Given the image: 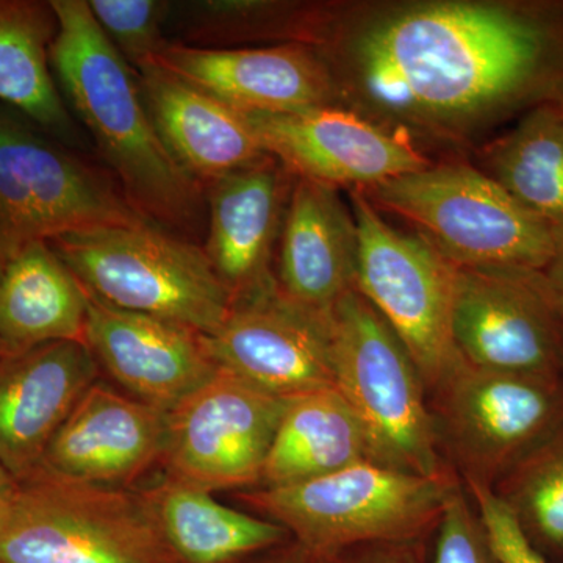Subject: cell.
<instances>
[{"instance_id":"1","label":"cell","mask_w":563,"mask_h":563,"mask_svg":"<svg viewBox=\"0 0 563 563\" xmlns=\"http://www.w3.org/2000/svg\"><path fill=\"white\" fill-rule=\"evenodd\" d=\"M377 113L463 133L563 102V5L426 2L324 31L317 46Z\"/></svg>"},{"instance_id":"2","label":"cell","mask_w":563,"mask_h":563,"mask_svg":"<svg viewBox=\"0 0 563 563\" xmlns=\"http://www.w3.org/2000/svg\"><path fill=\"white\" fill-rule=\"evenodd\" d=\"M58 29L52 74L133 209L161 228L195 231L206 190L165 146L141 95L135 69L92 18L87 0H51Z\"/></svg>"},{"instance_id":"3","label":"cell","mask_w":563,"mask_h":563,"mask_svg":"<svg viewBox=\"0 0 563 563\" xmlns=\"http://www.w3.org/2000/svg\"><path fill=\"white\" fill-rule=\"evenodd\" d=\"M453 474L440 477L358 462L328 476L240 493L247 507L282 526L318 563L366 544L413 543L437 528Z\"/></svg>"},{"instance_id":"4","label":"cell","mask_w":563,"mask_h":563,"mask_svg":"<svg viewBox=\"0 0 563 563\" xmlns=\"http://www.w3.org/2000/svg\"><path fill=\"white\" fill-rule=\"evenodd\" d=\"M85 290L118 309L177 322L211 335L231 313L233 296L203 247L146 221L99 225L47 242Z\"/></svg>"},{"instance_id":"5","label":"cell","mask_w":563,"mask_h":563,"mask_svg":"<svg viewBox=\"0 0 563 563\" xmlns=\"http://www.w3.org/2000/svg\"><path fill=\"white\" fill-rule=\"evenodd\" d=\"M357 190L413 224L459 268L537 273L553 257L559 231L465 163L429 165Z\"/></svg>"},{"instance_id":"6","label":"cell","mask_w":563,"mask_h":563,"mask_svg":"<svg viewBox=\"0 0 563 563\" xmlns=\"http://www.w3.org/2000/svg\"><path fill=\"white\" fill-rule=\"evenodd\" d=\"M331 333L333 387L361 421L373 462L418 476L451 474L420 369L357 288L333 306Z\"/></svg>"},{"instance_id":"7","label":"cell","mask_w":563,"mask_h":563,"mask_svg":"<svg viewBox=\"0 0 563 563\" xmlns=\"http://www.w3.org/2000/svg\"><path fill=\"white\" fill-rule=\"evenodd\" d=\"M0 563H179L141 488L35 472L0 525Z\"/></svg>"},{"instance_id":"8","label":"cell","mask_w":563,"mask_h":563,"mask_svg":"<svg viewBox=\"0 0 563 563\" xmlns=\"http://www.w3.org/2000/svg\"><path fill=\"white\" fill-rule=\"evenodd\" d=\"M432 391L440 450L466 483L495 487L563 424V374L495 372L459 357Z\"/></svg>"},{"instance_id":"9","label":"cell","mask_w":563,"mask_h":563,"mask_svg":"<svg viewBox=\"0 0 563 563\" xmlns=\"http://www.w3.org/2000/svg\"><path fill=\"white\" fill-rule=\"evenodd\" d=\"M361 291L412 355L433 390L459 355L451 335L457 266L428 240L393 228L361 190H351Z\"/></svg>"},{"instance_id":"10","label":"cell","mask_w":563,"mask_h":563,"mask_svg":"<svg viewBox=\"0 0 563 563\" xmlns=\"http://www.w3.org/2000/svg\"><path fill=\"white\" fill-rule=\"evenodd\" d=\"M146 221L98 169L0 107V246L10 261L29 243Z\"/></svg>"},{"instance_id":"11","label":"cell","mask_w":563,"mask_h":563,"mask_svg":"<svg viewBox=\"0 0 563 563\" xmlns=\"http://www.w3.org/2000/svg\"><path fill=\"white\" fill-rule=\"evenodd\" d=\"M287 402L218 368L166 412L163 476L210 493L257 488Z\"/></svg>"},{"instance_id":"12","label":"cell","mask_w":563,"mask_h":563,"mask_svg":"<svg viewBox=\"0 0 563 563\" xmlns=\"http://www.w3.org/2000/svg\"><path fill=\"white\" fill-rule=\"evenodd\" d=\"M451 335L477 368L563 374V321L539 272L457 266Z\"/></svg>"},{"instance_id":"13","label":"cell","mask_w":563,"mask_h":563,"mask_svg":"<svg viewBox=\"0 0 563 563\" xmlns=\"http://www.w3.org/2000/svg\"><path fill=\"white\" fill-rule=\"evenodd\" d=\"M201 342L218 368L277 398L335 384L331 317L292 302L277 282L235 299L224 324Z\"/></svg>"},{"instance_id":"14","label":"cell","mask_w":563,"mask_h":563,"mask_svg":"<svg viewBox=\"0 0 563 563\" xmlns=\"http://www.w3.org/2000/svg\"><path fill=\"white\" fill-rule=\"evenodd\" d=\"M263 151L296 177L366 188L432 165L401 132L325 106L296 113L244 114Z\"/></svg>"},{"instance_id":"15","label":"cell","mask_w":563,"mask_h":563,"mask_svg":"<svg viewBox=\"0 0 563 563\" xmlns=\"http://www.w3.org/2000/svg\"><path fill=\"white\" fill-rule=\"evenodd\" d=\"M152 63L243 114L318 109L339 92L320 52L303 43L211 49L169 41Z\"/></svg>"},{"instance_id":"16","label":"cell","mask_w":563,"mask_h":563,"mask_svg":"<svg viewBox=\"0 0 563 563\" xmlns=\"http://www.w3.org/2000/svg\"><path fill=\"white\" fill-rule=\"evenodd\" d=\"M166 412L103 380L81 395L47 444L36 472L110 488L136 484L162 470Z\"/></svg>"},{"instance_id":"17","label":"cell","mask_w":563,"mask_h":563,"mask_svg":"<svg viewBox=\"0 0 563 563\" xmlns=\"http://www.w3.org/2000/svg\"><path fill=\"white\" fill-rule=\"evenodd\" d=\"M85 340L101 374L122 391L165 412L218 372L198 332L118 309L91 292Z\"/></svg>"},{"instance_id":"18","label":"cell","mask_w":563,"mask_h":563,"mask_svg":"<svg viewBox=\"0 0 563 563\" xmlns=\"http://www.w3.org/2000/svg\"><path fill=\"white\" fill-rule=\"evenodd\" d=\"M99 379L85 343L41 344L0 357V463L18 483L40 468L52 437Z\"/></svg>"},{"instance_id":"19","label":"cell","mask_w":563,"mask_h":563,"mask_svg":"<svg viewBox=\"0 0 563 563\" xmlns=\"http://www.w3.org/2000/svg\"><path fill=\"white\" fill-rule=\"evenodd\" d=\"M296 177L266 155L206 187L207 257L233 301L269 287L274 254Z\"/></svg>"},{"instance_id":"20","label":"cell","mask_w":563,"mask_h":563,"mask_svg":"<svg viewBox=\"0 0 563 563\" xmlns=\"http://www.w3.org/2000/svg\"><path fill=\"white\" fill-rule=\"evenodd\" d=\"M357 228L336 188L295 179L277 246V287L292 302L331 317L355 288Z\"/></svg>"},{"instance_id":"21","label":"cell","mask_w":563,"mask_h":563,"mask_svg":"<svg viewBox=\"0 0 563 563\" xmlns=\"http://www.w3.org/2000/svg\"><path fill=\"white\" fill-rule=\"evenodd\" d=\"M135 73L163 143L203 190L211 181L268 155L240 111L155 63Z\"/></svg>"},{"instance_id":"22","label":"cell","mask_w":563,"mask_h":563,"mask_svg":"<svg viewBox=\"0 0 563 563\" xmlns=\"http://www.w3.org/2000/svg\"><path fill=\"white\" fill-rule=\"evenodd\" d=\"M88 291L47 242L22 247L0 279V357L41 344H87Z\"/></svg>"},{"instance_id":"23","label":"cell","mask_w":563,"mask_h":563,"mask_svg":"<svg viewBox=\"0 0 563 563\" xmlns=\"http://www.w3.org/2000/svg\"><path fill=\"white\" fill-rule=\"evenodd\" d=\"M141 490L179 563H243L291 540L274 521L232 509L213 493L163 474Z\"/></svg>"},{"instance_id":"24","label":"cell","mask_w":563,"mask_h":563,"mask_svg":"<svg viewBox=\"0 0 563 563\" xmlns=\"http://www.w3.org/2000/svg\"><path fill=\"white\" fill-rule=\"evenodd\" d=\"M373 462L361 421L335 387L288 399L257 488L285 487Z\"/></svg>"},{"instance_id":"25","label":"cell","mask_w":563,"mask_h":563,"mask_svg":"<svg viewBox=\"0 0 563 563\" xmlns=\"http://www.w3.org/2000/svg\"><path fill=\"white\" fill-rule=\"evenodd\" d=\"M57 14L49 2L0 0V101L60 139L74 133L51 68Z\"/></svg>"},{"instance_id":"26","label":"cell","mask_w":563,"mask_h":563,"mask_svg":"<svg viewBox=\"0 0 563 563\" xmlns=\"http://www.w3.org/2000/svg\"><path fill=\"white\" fill-rule=\"evenodd\" d=\"M484 169L504 191L563 231V109L543 103L484 152Z\"/></svg>"},{"instance_id":"27","label":"cell","mask_w":563,"mask_h":563,"mask_svg":"<svg viewBox=\"0 0 563 563\" xmlns=\"http://www.w3.org/2000/svg\"><path fill=\"white\" fill-rule=\"evenodd\" d=\"M181 43L229 49L252 41L317 46L328 13L322 7L265 0H199L174 3Z\"/></svg>"},{"instance_id":"28","label":"cell","mask_w":563,"mask_h":563,"mask_svg":"<svg viewBox=\"0 0 563 563\" xmlns=\"http://www.w3.org/2000/svg\"><path fill=\"white\" fill-rule=\"evenodd\" d=\"M493 490L540 553H563V424Z\"/></svg>"},{"instance_id":"29","label":"cell","mask_w":563,"mask_h":563,"mask_svg":"<svg viewBox=\"0 0 563 563\" xmlns=\"http://www.w3.org/2000/svg\"><path fill=\"white\" fill-rule=\"evenodd\" d=\"M92 18L133 69L147 65L169 43L165 29L174 3L165 0H90Z\"/></svg>"},{"instance_id":"30","label":"cell","mask_w":563,"mask_h":563,"mask_svg":"<svg viewBox=\"0 0 563 563\" xmlns=\"http://www.w3.org/2000/svg\"><path fill=\"white\" fill-rule=\"evenodd\" d=\"M432 563H499L483 521L461 487H455L437 526Z\"/></svg>"},{"instance_id":"31","label":"cell","mask_w":563,"mask_h":563,"mask_svg":"<svg viewBox=\"0 0 563 563\" xmlns=\"http://www.w3.org/2000/svg\"><path fill=\"white\" fill-rule=\"evenodd\" d=\"M477 515L499 563H548L526 537L515 515L492 487L468 483Z\"/></svg>"},{"instance_id":"32","label":"cell","mask_w":563,"mask_h":563,"mask_svg":"<svg viewBox=\"0 0 563 563\" xmlns=\"http://www.w3.org/2000/svg\"><path fill=\"white\" fill-rule=\"evenodd\" d=\"M412 547V543L366 544L328 563H420Z\"/></svg>"},{"instance_id":"33","label":"cell","mask_w":563,"mask_h":563,"mask_svg":"<svg viewBox=\"0 0 563 563\" xmlns=\"http://www.w3.org/2000/svg\"><path fill=\"white\" fill-rule=\"evenodd\" d=\"M539 274L544 292L563 321V231L558 232L553 257Z\"/></svg>"},{"instance_id":"34","label":"cell","mask_w":563,"mask_h":563,"mask_svg":"<svg viewBox=\"0 0 563 563\" xmlns=\"http://www.w3.org/2000/svg\"><path fill=\"white\" fill-rule=\"evenodd\" d=\"M243 563H318L312 555L306 553L298 543L290 542L265 551V553L254 555Z\"/></svg>"},{"instance_id":"35","label":"cell","mask_w":563,"mask_h":563,"mask_svg":"<svg viewBox=\"0 0 563 563\" xmlns=\"http://www.w3.org/2000/svg\"><path fill=\"white\" fill-rule=\"evenodd\" d=\"M18 488L20 483L14 479L5 466L0 463V525L5 520L9 515L11 506H13L14 498H16Z\"/></svg>"},{"instance_id":"36","label":"cell","mask_w":563,"mask_h":563,"mask_svg":"<svg viewBox=\"0 0 563 563\" xmlns=\"http://www.w3.org/2000/svg\"><path fill=\"white\" fill-rule=\"evenodd\" d=\"M10 258L7 257L5 251L0 246V279H2L3 273H5L7 265H9Z\"/></svg>"},{"instance_id":"37","label":"cell","mask_w":563,"mask_h":563,"mask_svg":"<svg viewBox=\"0 0 563 563\" xmlns=\"http://www.w3.org/2000/svg\"><path fill=\"white\" fill-rule=\"evenodd\" d=\"M561 106H562V109H563V102L561 103Z\"/></svg>"}]
</instances>
